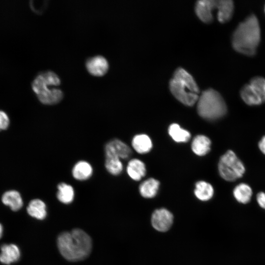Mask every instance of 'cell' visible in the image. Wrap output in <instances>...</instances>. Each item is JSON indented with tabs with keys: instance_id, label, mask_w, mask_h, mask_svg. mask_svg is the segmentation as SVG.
I'll return each instance as SVG.
<instances>
[{
	"instance_id": "obj_1",
	"label": "cell",
	"mask_w": 265,
	"mask_h": 265,
	"mask_svg": "<svg viewBox=\"0 0 265 265\" xmlns=\"http://www.w3.org/2000/svg\"><path fill=\"white\" fill-rule=\"evenodd\" d=\"M57 244L62 256L70 261H80L87 258L92 246L90 236L80 229L60 234Z\"/></svg>"
},
{
	"instance_id": "obj_2",
	"label": "cell",
	"mask_w": 265,
	"mask_h": 265,
	"mask_svg": "<svg viewBox=\"0 0 265 265\" xmlns=\"http://www.w3.org/2000/svg\"><path fill=\"white\" fill-rule=\"evenodd\" d=\"M261 39V30L258 19L254 15L248 16L240 23L232 36V45L238 53L254 55Z\"/></svg>"
},
{
	"instance_id": "obj_3",
	"label": "cell",
	"mask_w": 265,
	"mask_h": 265,
	"mask_svg": "<svg viewBox=\"0 0 265 265\" xmlns=\"http://www.w3.org/2000/svg\"><path fill=\"white\" fill-rule=\"evenodd\" d=\"M58 76L52 71L38 74L33 80L31 88L39 101L46 105H55L63 98L62 91L56 87L60 84Z\"/></svg>"
},
{
	"instance_id": "obj_4",
	"label": "cell",
	"mask_w": 265,
	"mask_h": 265,
	"mask_svg": "<svg viewBox=\"0 0 265 265\" xmlns=\"http://www.w3.org/2000/svg\"><path fill=\"white\" fill-rule=\"evenodd\" d=\"M169 88L179 101L187 106H193L200 96L199 87L192 76L181 67L175 71L169 81Z\"/></svg>"
},
{
	"instance_id": "obj_5",
	"label": "cell",
	"mask_w": 265,
	"mask_h": 265,
	"mask_svg": "<svg viewBox=\"0 0 265 265\" xmlns=\"http://www.w3.org/2000/svg\"><path fill=\"white\" fill-rule=\"evenodd\" d=\"M197 103L198 114L206 120H217L226 113L227 106L224 99L213 89L209 88L203 91Z\"/></svg>"
},
{
	"instance_id": "obj_6",
	"label": "cell",
	"mask_w": 265,
	"mask_h": 265,
	"mask_svg": "<svg viewBox=\"0 0 265 265\" xmlns=\"http://www.w3.org/2000/svg\"><path fill=\"white\" fill-rule=\"evenodd\" d=\"M218 168L220 176L228 181L241 177L245 172L243 163L232 150H228L221 157Z\"/></svg>"
},
{
	"instance_id": "obj_7",
	"label": "cell",
	"mask_w": 265,
	"mask_h": 265,
	"mask_svg": "<svg viewBox=\"0 0 265 265\" xmlns=\"http://www.w3.org/2000/svg\"><path fill=\"white\" fill-rule=\"evenodd\" d=\"M106 158L129 159L132 154L131 148L120 139L114 138L108 141L105 146Z\"/></svg>"
},
{
	"instance_id": "obj_8",
	"label": "cell",
	"mask_w": 265,
	"mask_h": 265,
	"mask_svg": "<svg viewBox=\"0 0 265 265\" xmlns=\"http://www.w3.org/2000/svg\"><path fill=\"white\" fill-rule=\"evenodd\" d=\"M173 216L170 212L164 208L155 210L152 215L153 227L159 232H165L171 226Z\"/></svg>"
},
{
	"instance_id": "obj_9",
	"label": "cell",
	"mask_w": 265,
	"mask_h": 265,
	"mask_svg": "<svg viewBox=\"0 0 265 265\" xmlns=\"http://www.w3.org/2000/svg\"><path fill=\"white\" fill-rule=\"evenodd\" d=\"M85 66L89 74L97 77L105 75L109 69L108 61L100 55L88 58L85 62Z\"/></svg>"
},
{
	"instance_id": "obj_10",
	"label": "cell",
	"mask_w": 265,
	"mask_h": 265,
	"mask_svg": "<svg viewBox=\"0 0 265 265\" xmlns=\"http://www.w3.org/2000/svg\"><path fill=\"white\" fill-rule=\"evenodd\" d=\"M216 6V0H198L195 6V13L202 21L209 23L213 20L212 12Z\"/></svg>"
},
{
	"instance_id": "obj_11",
	"label": "cell",
	"mask_w": 265,
	"mask_h": 265,
	"mask_svg": "<svg viewBox=\"0 0 265 265\" xmlns=\"http://www.w3.org/2000/svg\"><path fill=\"white\" fill-rule=\"evenodd\" d=\"M0 262L6 265L17 262L21 256L19 248L15 244H4L0 246Z\"/></svg>"
},
{
	"instance_id": "obj_12",
	"label": "cell",
	"mask_w": 265,
	"mask_h": 265,
	"mask_svg": "<svg viewBox=\"0 0 265 265\" xmlns=\"http://www.w3.org/2000/svg\"><path fill=\"white\" fill-rule=\"evenodd\" d=\"M93 172V167L90 163L85 160H80L73 167L72 174L76 180L82 181L89 179Z\"/></svg>"
},
{
	"instance_id": "obj_13",
	"label": "cell",
	"mask_w": 265,
	"mask_h": 265,
	"mask_svg": "<svg viewBox=\"0 0 265 265\" xmlns=\"http://www.w3.org/2000/svg\"><path fill=\"white\" fill-rule=\"evenodd\" d=\"M1 202L14 212L20 210L24 204L20 192L14 189L7 190L3 193L1 196Z\"/></svg>"
},
{
	"instance_id": "obj_14",
	"label": "cell",
	"mask_w": 265,
	"mask_h": 265,
	"mask_svg": "<svg viewBox=\"0 0 265 265\" xmlns=\"http://www.w3.org/2000/svg\"><path fill=\"white\" fill-rule=\"evenodd\" d=\"M216 8L218 10L217 19L222 23L228 21L231 18L234 5L231 0H216Z\"/></svg>"
},
{
	"instance_id": "obj_15",
	"label": "cell",
	"mask_w": 265,
	"mask_h": 265,
	"mask_svg": "<svg viewBox=\"0 0 265 265\" xmlns=\"http://www.w3.org/2000/svg\"><path fill=\"white\" fill-rule=\"evenodd\" d=\"M127 172L129 176L134 181H139L146 174V167L140 160L133 159L130 160L127 166Z\"/></svg>"
},
{
	"instance_id": "obj_16",
	"label": "cell",
	"mask_w": 265,
	"mask_h": 265,
	"mask_svg": "<svg viewBox=\"0 0 265 265\" xmlns=\"http://www.w3.org/2000/svg\"><path fill=\"white\" fill-rule=\"evenodd\" d=\"M211 145V141L208 137L204 135H198L192 140L191 149L195 154L202 156L209 153Z\"/></svg>"
},
{
	"instance_id": "obj_17",
	"label": "cell",
	"mask_w": 265,
	"mask_h": 265,
	"mask_svg": "<svg viewBox=\"0 0 265 265\" xmlns=\"http://www.w3.org/2000/svg\"><path fill=\"white\" fill-rule=\"evenodd\" d=\"M26 211L30 216L40 220L44 219L47 214L46 204L39 199L31 200L28 204Z\"/></svg>"
},
{
	"instance_id": "obj_18",
	"label": "cell",
	"mask_w": 265,
	"mask_h": 265,
	"mask_svg": "<svg viewBox=\"0 0 265 265\" xmlns=\"http://www.w3.org/2000/svg\"><path fill=\"white\" fill-rule=\"evenodd\" d=\"M132 145L134 150L139 154L147 153L152 147L150 138L145 134L135 135L132 139Z\"/></svg>"
},
{
	"instance_id": "obj_19",
	"label": "cell",
	"mask_w": 265,
	"mask_h": 265,
	"mask_svg": "<svg viewBox=\"0 0 265 265\" xmlns=\"http://www.w3.org/2000/svg\"><path fill=\"white\" fill-rule=\"evenodd\" d=\"M159 186V183L158 180L154 178L148 179L140 185L139 192L144 198H153L157 194Z\"/></svg>"
},
{
	"instance_id": "obj_20",
	"label": "cell",
	"mask_w": 265,
	"mask_h": 265,
	"mask_svg": "<svg viewBox=\"0 0 265 265\" xmlns=\"http://www.w3.org/2000/svg\"><path fill=\"white\" fill-rule=\"evenodd\" d=\"M74 196V189L71 185L64 182L58 184L56 197L60 202L70 204L73 202Z\"/></svg>"
},
{
	"instance_id": "obj_21",
	"label": "cell",
	"mask_w": 265,
	"mask_h": 265,
	"mask_svg": "<svg viewBox=\"0 0 265 265\" xmlns=\"http://www.w3.org/2000/svg\"><path fill=\"white\" fill-rule=\"evenodd\" d=\"M240 96L243 101L248 105H258L263 102L259 95L250 84L242 87L240 90Z\"/></svg>"
},
{
	"instance_id": "obj_22",
	"label": "cell",
	"mask_w": 265,
	"mask_h": 265,
	"mask_svg": "<svg viewBox=\"0 0 265 265\" xmlns=\"http://www.w3.org/2000/svg\"><path fill=\"white\" fill-rule=\"evenodd\" d=\"M213 192L212 186L206 182L199 181L195 185L194 194L201 201H208L211 199Z\"/></svg>"
},
{
	"instance_id": "obj_23",
	"label": "cell",
	"mask_w": 265,
	"mask_h": 265,
	"mask_svg": "<svg viewBox=\"0 0 265 265\" xmlns=\"http://www.w3.org/2000/svg\"><path fill=\"white\" fill-rule=\"evenodd\" d=\"M233 194L235 199L239 203L246 204L248 203L252 197V190L247 184L241 183L237 185L233 190Z\"/></svg>"
},
{
	"instance_id": "obj_24",
	"label": "cell",
	"mask_w": 265,
	"mask_h": 265,
	"mask_svg": "<svg viewBox=\"0 0 265 265\" xmlns=\"http://www.w3.org/2000/svg\"><path fill=\"white\" fill-rule=\"evenodd\" d=\"M168 131L170 136L177 142H186L191 137L189 132L181 128L178 124L176 123L170 125Z\"/></svg>"
},
{
	"instance_id": "obj_25",
	"label": "cell",
	"mask_w": 265,
	"mask_h": 265,
	"mask_svg": "<svg viewBox=\"0 0 265 265\" xmlns=\"http://www.w3.org/2000/svg\"><path fill=\"white\" fill-rule=\"evenodd\" d=\"M105 166L107 172L113 175L120 174L123 169L121 159L116 158H106Z\"/></svg>"
},
{
	"instance_id": "obj_26",
	"label": "cell",
	"mask_w": 265,
	"mask_h": 265,
	"mask_svg": "<svg viewBox=\"0 0 265 265\" xmlns=\"http://www.w3.org/2000/svg\"><path fill=\"white\" fill-rule=\"evenodd\" d=\"M250 84L259 95L263 102H265V79L261 77H255L251 80Z\"/></svg>"
},
{
	"instance_id": "obj_27",
	"label": "cell",
	"mask_w": 265,
	"mask_h": 265,
	"mask_svg": "<svg viewBox=\"0 0 265 265\" xmlns=\"http://www.w3.org/2000/svg\"><path fill=\"white\" fill-rule=\"evenodd\" d=\"M10 124L8 114L3 110H0V131L6 130Z\"/></svg>"
},
{
	"instance_id": "obj_28",
	"label": "cell",
	"mask_w": 265,
	"mask_h": 265,
	"mask_svg": "<svg viewBox=\"0 0 265 265\" xmlns=\"http://www.w3.org/2000/svg\"><path fill=\"white\" fill-rule=\"evenodd\" d=\"M257 201L259 206L265 210V193L260 192L257 195Z\"/></svg>"
},
{
	"instance_id": "obj_29",
	"label": "cell",
	"mask_w": 265,
	"mask_h": 265,
	"mask_svg": "<svg viewBox=\"0 0 265 265\" xmlns=\"http://www.w3.org/2000/svg\"><path fill=\"white\" fill-rule=\"evenodd\" d=\"M259 148L261 152L265 155V136H263L259 142Z\"/></svg>"
},
{
	"instance_id": "obj_30",
	"label": "cell",
	"mask_w": 265,
	"mask_h": 265,
	"mask_svg": "<svg viewBox=\"0 0 265 265\" xmlns=\"http://www.w3.org/2000/svg\"><path fill=\"white\" fill-rule=\"evenodd\" d=\"M3 234V227L0 223V238L2 237Z\"/></svg>"
},
{
	"instance_id": "obj_31",
	"label": "cell",
	"mask_w": 265,
	"mask_h": 265,
	"mask_svg": "<svg viewBox=\"0 0 265 265\" xmlns=\"http://www.w3.org/2000/svg\"></svg>"
}]
</instances>
